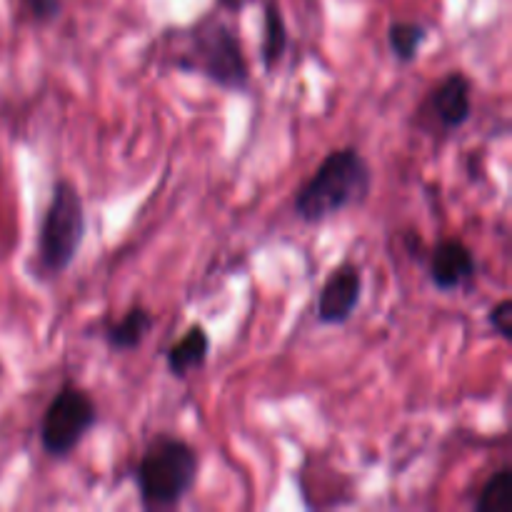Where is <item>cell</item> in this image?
I'll use <instances>...</instances> for the list:
<instances>
[{
  "instance_id": "cell-1",
  "label": "cell",
  "mask_w": 512,
  "mask_h": 512,
  "mask_svg": "<svg viewBox=\"0 0 512 512\" xmlns=\"http://www.w3.org/2000/svg\"><path fill=\"white\" fill-rule=\"evenodd\" d=\"M373 188L370 163L355 148H340L325 155L308 183L295 195V215L305 223H323L368 200Z\"/></svg>"
},
{
  "instance_id": "cell-2",
  "label": "cell",
  "mask_w": 512,
  "mask_h": 512,
  "mask_svg": "<svg viewBox=\"0 0 512 512\" xmlns=\"http://www.w3.org/2000/svg\"><path fill=\"white\" fill-rule=\"evenodd\" d=\"M200 460L190 443L160 435L135 468V488L145 510H175L198 480Z\"/></svg>"
},
{
  "instance_id": "cell-3",
  "label": "cell",
  "mask_w": 512,
  "mask_h": 512,
  "mask_svg": "<svg viewBox=\"0 0 512 512\" xmlns=\"http://www.w3.org/2000/svg\"><path fill=\"white\" fill-rule=\"evenodd\" d=\"M180 70L200 73L223 90L245 93L250 88V68L238 33L223 20L208 18L190 33L185 58L175 60Z\"/></svg>"
},
{
  "instance_id": "cell-4",
  "label": "cell",
  "mask_w": 512,
  "mask_h": 512,
  "mask_svg": "<svg viewBox=\"0 0 512 512\" xmlns=\"http://www.w3.org/2000/svg\"><path fill=\"white\" fill-rule=\"evenodd\" d=\"M85 205L70 180H58L45 208L38 235V265L43 275H60L73 265L85 240Z\"/></svg>"
},
{
  "instance_id": "cell-5",
  "label": "cell",
  "mask_w": 512,
  "mask_h": 512,
  "mask_svg": "<svg viewBox=\"0 0 512 512\" xmlns=\"http://www.w3.org/2000/svg\"><path fill=\"white\" fill-rule=\"evenodd\" d=\"M98 423V408L83 388L65 383L50 405L45 408L40 423V445L53 460H65L75 453L85 435Z\"/></svg>"
},
{
  "instance_id": "cell-6",
  "label": "cell",
  "mask_w": 512,
  "mask_h": 512,
  "mask_svg": "<svg viewBox=\"0 0 512 512\" xmlns=\"http://www.w3.org/2000/svg\"><path fill=\"white\" fill-rule=\"evenodd\" d=\"M470 115H473V83L460 70L445 75L418 110L420 123L435 133H453L463 128Z\"/></svg>"
},
{
  "instance_id": "cell-7",
  "label": "cell",
  "mask_w": 512,
  "mask_h": 512,
  "mask_svg": "<svg viewBox=\"0 0 512 512\" xmlns=\"http://www.w3.org/2000/svg\"><path fill=\"white\" fill-rule=\"evenodd\" d=\"M363 298V273L355 263H345L330 273L318 293L315 315L323 325H345Z\"/></svg>"
},
{
  "instance_id": "cell-8",
  "label": "cell",
  "mask_w": 512,
  "mask_h": 512,
  "mask_svg": "<svg viewBox=\"0 0 512 512\" xmlns=\"http://www.w3.org/2000/svg\"><path fill=\"white\" fill-rule=\"evenodd\" d=\"M428 273L435 288L443 293H453V290L465 288L475 278L478 260L463 240L445 238L430 250Z\"/></svg>"
},
{
  "instance_id": "cell-9",
  "label": "cell",
  "mask_w": 512,
  "mask_h": 512,
  "mask_svg": "<svg viewBox=\"0 0 512 512\" xmlns=\"http://www.w3.org/2000/svg\"><path fill=\"white\" fill-rule=\"evenodd\" d=\"M210 355V335L203 325H190L183 338L173 343L165 353V365L173 378L185 380L190 373L203 368Z\"/></svg>"
},
{
  "instance_id": "cell-10",
  "label": "cell",
  "mask_w": 512,
  "mask_h": 512,
  "mask_svg": "<svg viewBox=\"0 0 512 512\" xmlns=\"http://www.w3.org/2000/svg\"><path fill=\"white\" fill-rule=\"evenodd\" d=\"M150 328H153V315L145 308H140V305H135L118 323L110 325L105 340H108V345L115 353H130V350H138L143 345Z\"/></svg>"
},
{
  "instance_id": "cell-11",
  "label": "cell",
  "mask_w": 512,
  "mask_h": 512,
  "mask_svg": "<svg viewBox=\"0 0 512 512\" xmlns=\"http://www.w3.org/2000/svg\"><path fill=\"white\" fill-rule=\"evenodd\" d=\"M288 50V28H285L283 13L278 3L268 0L263 15V65L265 70H273L280 63V58Z\"/></svg>"
},
{
  "instance_id": "cell-12",
  "label": "cell",
  "mask_w": 512,
  "mask_h": 512,
  "mask_svg": "<svg viewBox=\"0 0 512 512\" xmlns=\"http://www.w3.org/2000/svg\"><path fill=\"white\" fill-rule=\"evenodd\" d=\"M425 40H428V25L415 23V20H395L388 28L390 53L398 63H413Z\"/></svg>"
},
{
  "instance_id": "cell-13",
  "label": "cell",
  "mask_w": 512,
  "mask_h": 512,
  "mask_svg": "<svg viewBox=\"0 0 512 512\" xmlns=\"http://www.w3.org/2000/svg\"><path fill=\"white\" fill-rule=\"evenodd\" d=\"M475 512H512V468L495 470L475 498Z\"/></svg>"
},
{
  "instance_id": "cell-14",
  "label": "cell",
  "mask_w": 512,
  "mask_h": 512,
  "mask_svg": "<svg viewBox=\"0 0 512 512\" xmlns=\"http://www.w3.org/2000/svg\"><path fill=\"white\" fill-rule=\"evenodd\" d=\"M488 320L500 338L512 340V303L510 300H500V303L490 310Z\"/></svg>"
},
{
  "instance_id": "cell-15",
  "label": "cell",
  "mask_w": 512,
  "mask_h": 512,
  "mask_svg": "<svg viewBox=\"0 0 512 512\" xmlns=\"http://www.w3.org/2000/svg\"><path fill=\"white\" fill-rule=\"evenodd\" d=\"M23 3L38 23H50L63 13V0H23Z\"/></svg>"
}]
</instances>
